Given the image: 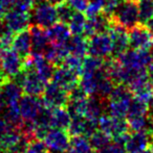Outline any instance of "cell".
Segmentation results:
<instances>
[{
    "label": "cell",
    "instance_id": "1",
    "mask_svg": "<svg viewBox=\"0 0 153 153\" xmlns=\"http://www.w3.org/2000/svg\"><path fill=\"white\" fill-rule=\"evenodd\" d=\"M133 97L134 96L128 85L124 83L115 85L108 96L106 106L107 114L118 118H126Z\"/></svg>",
    "mask_w": 153,
    "mask_h": 153
},
{
    "label": "cell",
    "instance_id": "2",
    "mask_svg": "<svg viewBox=\"0 0 153 153\" xmlns=\"http://www.w3.org/2000/svg\"><path fill=\"white\" fill-rule=\"evenodd\" d=\"M31 23L39 27L46 29L58 22L57 7L55 4L47 0H38L35 1L31 13Z\"/></svg>",
    "mask_w": 153,
    "mask_h": 153
},
{
    "label": "cell",
    "instance_id": "3",
    "mask_svg": "<svg viewBox=\"0 0 153 153\" xmlns=\"http://www.w3.org/2000/svg\"><path fill=\"white\" fill-rule=\"evenodd\" d=\"M23 70L22 56L13 48L0 50V75L5 80L14 79Z\"/></svg>",
    "mask_w": 153,
    "mask_h": 153
},
{
    "label": "cell",
    "instance_id": "4",
    "mask_svg": "<svg viewBox=\"0 0 153 153\" xmlns=\"http://www.w3.org/2000/svg\"><path fill=\"white\" fill-rule=\"evenodd\" d=\"M112 21L127 30L139 23V6L134 0H121L112 16Z\"/></svg>",
    "mask_w": 153,
    "mask_h": 153
},
{
    "label": "cell",
    "instance_id": "5",
    "mask_svg": "<svg viewBox=\"0 0 153 153\" xmlns=\"http://www.w3.org/2000/svg\"><path fill=\"white\" fill-rule=\"evenodd\" d=\"M22 88L24 94L40 96L42 95L45 87L48 82L44 80L33 69H23L14 78Z\"/></svg>",
    "mask_w": 153,
    "mask_h": 153
},
{
    "label": "cell",
    "instance_id": "6",
    "mask_svg": "<svg viewBox=\"0 0 153 153\" xmlns=\"http://www.w3.org/2000/svg\"><path fill=\"white\" fill-rule=\"evenodd\" d=\"M70 140L72 135L67 129L61 128H50L43 137V142L50 153H65L70 146Z\"/></svg>",
    "mask_w": 153,
    "mask_h": 153
},
{
    "label": "cell",
    "instance_id": "7",
    "mask_svg": "<svg viewBox=\"0 0 153 153\" xmlns=\"http://www.w3.org/2000/svg\"><path fill=\"white\" fill-rule=\"evenodd\" d=\"M99 129L109 135L112 141L129 133L130 130L125 118L115 117L109 114H105L99 119Z\"/></svg>",
    "mask_w": 153,
    "mask_h": 153
},
{
    "label": "cell",
    "instance_id": "8",
    "mask_svg": "<svg viewBox=\"0 0 153 153\" xmlns=\"http://www.w3.org/2000/svg\"><path fill=\"white\" fill-rule=\"evenodd\" d=\"M88 54L106 59L112 55V42L108 31L100 32L88 38Z\"/></svg>",
    "mask_w": 153,
    "mask_h": 153
},
{
    "label": "cell",
    "instance_id": "9",
    "mask_svg": "<svg viewBox=\"0 0 153 153\" xmlns=\"http://www.w3.org/2000/svg\"><path fill=\"white\" fill-rule=\"evenodd\" d=\"M43 104L47 108H55V107L66 106L69 99V93L55 82H48L42 93Z\"/></svg>",
    "mask_w": 153,
    "mask_h": 153
},
{
    "label": "cell",
    "instance_id": "10",
    "mask_svg": "<svg viewBox=\"0 0 153 153\" xmlns=\"http://www.w3.org/2000/svg\"><path fill=\"white\" fill-rule=\"evenodd\" d=\"M18 104L23 122H34L45 107L42 99L39 98V96L27 94L21 96Z\"/></svg>",
    "mask_w": 153,
    "mask_h": 153
},
{
    "label": "cell",
    "instance_id": "11",
    "mask_svg": "<svg viewBox=\"0 0 153 153\" xmlns=\"http://www.w3.org/2000/svg\"><path fill=\"white\" fill-rule=\"evenodd\" d=\"M129 46L133 49L150 50L153 47V36L148 29L147 25L139 23L129 29Z\"/></svg>",
    "mask_w": 153,
    "mask_h": 153
},
{
    "label": "cell",
    "instance_id": "12",
    "mask_svg": "<svg viewBox=\"0 0 153 153\" xmlns=\"http://www.w3.org/2000/svg\"><path fill=\"white\" fill-rule=\"evenodd\" d=\"M51 81L57 83L66 92L70 93L75 88L79 85L80 75L68 67L62 65L55 69L53 77H51Z\"/></svg>",
    "mask_w": 153,
    "mask_h": 153
},
{
    "label": "cell",
    "instance_id": "13",
    "mask_svg": "<svg viewBox=\"0 0 153 153\" xmlns=\"http://www.w3.org/2000/svg\"><path fill=\"white\" fill-rule=\"evenodd\" d=\"M151 133L148 131H131L124 144L126 153H143L150 146Z\"/></svg>",
    "mask_w": 153,
    "mask_h": 153
},
{
    "label": "cell",
    "instance_id": "14",
    "mask_svg": "<svg viewBox=\"0 0 153 153\" xmlns=\"http://www.w3.org/2000/svg\"><path fill=\"white\" fill-rule=\"evenodd\" d=\"M99 129V121L88 119L83 116L72 117L70 123L67 127V131L72 137L74 135H85L90 137L94 131Z\"/></svg>",
    "mask_w": 153,
    "mask_h": 153
},
{
    "label": "cell",
    "instance_id": "15",
    "mask_svg": "<svg viewBox=\"0 0 153 153\" xmlns=\"http://www.w3.org/2000/svg\"><path fill=\"white\" fill-rule=\"evenodd\" d=\"M112 22V18L107 16L104 13H101V14L92 17H87V21H86L85 29H84L83 33L84 36L88 39L93 34L108 31Z\"/></svg>",
    "mask_w": 153,
    "mask_h": 153
},
{
    "label": "cell",
    "instance_id": "16",
    "mask_svg": "<svg viewBox=\"0 0 153 153\" xmlns=\"http://www.w3.org/2000/svg\"><path fill=\"white\" fill-rule=\"evenodd\" d=\"M3 22L13 32H19L29 27L31 23V15L29 13H23L15 8L8 10L5 16L3 17Z\"/></svg>",
    "mask_w": 153,
    "mask_h": 153
},
{
    "label": "cell",
    "instance_id": "17",
    "mask_svg": "<svg viewBox=\"0 0 153 153\" xmlns=\"http://www.w3.org/2000/svg\"><path fill=\"white\" fill-rule=\"evenodd\" d=\"M108 33L112 42V55L118 56L128 49L129 38L126 28L112 22L110 28L108 29Z\"/></svg>",
    "mask_w": 153,
    "mask_h": 153
},
{
    "label": "cell",
    "instance_id": "18",
    "mask_svg": "<svg viewBox=\"0 0 153 153\" xmlns=\"http://www.w3.org/2000/svg\"><path fill=\"white\" fill-rule=\"evenodd\" d=\"M47 36L50 44L55 45H62L66 44L68 40L72 36V32L69 30V27L66 23H55L50 27L46 28Z\"/></svg>",
    "mask_w": 153,
    "mask_h": 153
},
{
    "label": "cell",
    "instance_id": "19",
    "mask_svg": "<svg viewBox=\"0 0 153 153\" xmlns=\"http://www.w3.org/2000/svg\"><path fill=\"white\" fill-rule=\"evenodd\" d=\"M29 31L32 36V53L43 54L45 48L49 45L46 29L37 25H32L29 27Z\"/></svg>",
    "mask_w": 153,
    "mask_h": 153
},
{
    "label": "cell",
    "instance_id": "20",
    "mask_svg": "<svg viewBox=\"0 0 153 153\" xmlns=\"http://www.w3.org/2000/svg\"><path fill=\"white\" fill-rule=\"evenodd\" d=\"M12 48L22 57H26L32 52V36L29 28L16 32L13 39Z\"/></svg>",
    "mask_w": 153,
    "mask_h": 153
},
{
    "label": "cell",
    "instance_id": "21",
    "mask_svg": "<svg viewBox=\"0 0 153 153\" xmlns=\"http://www.w3.org/2000/svg\"><path fill=\"white\" fill-rule=\"evenodd\" d=\"M22 88L14 79L4 81L0 89V96L3 100L4 104L19 102V99L22 96Z\"/></svg>",
    "mask_w": 153,
    "mask_h": 153
},
{
    "label": "cell",
    "instance_id": "22",
    "mask_svg": "<svg viewBox=\"0 0 153 153\" xmlns=\"http://www.w3.org/2000/svg\"><path fill=\"white\" fill-rule=\"evenodd\" d=\"M72 120L69 111L65 107H55L50 109V126L51 128L67 129Z\"/></svg>",
    "mask_w": 153,
    "mask_h": 153
},
{
    "label": "cell",
    "instance_id": "23",
    "mask_svg": "<svg viewBox=\"0 0 153 153\" xmlns=\"http://www.w3.org/2000/svg\"><path fill=\"white\" fill-rule=\"evenodd\" d=\"M69 54H74L80 57H84L88 53V41L87 38L79 36H70L68 42L66 43Z\"/></svg>",
    "mask_w": 153,
    "mask_h": 153
},
{
    "label": "cell",
    "instance_id": "24",
    "mask_svg": "<svg viewBox=\"0 0 153 153\" xmlns=\"http://www.w3.org/2000/svg\"><path fill=\"white\" fill-rule=\"evenodd\" d=\"M86 21H87V16L84 15L83 12H75L72 17L70 18L69 22L67 23L72 34H74V36L83 34Z\"/></svg>",
    "mask_w": 153,
    "mask_h": 153
},
{
    "label": "cell",
    "instance_id": "25",
    "mask_svg": "<svg viewBox=\"0 0 153 153\" xmlns=\"http://www.w3.org/2000/svg\"><path fill=\"white\" fill-rule=\"evenodd\" d=\"M88 139H89L90 145H91L92 149L94 151H100L105 146H107L112 142V139L109 135H107L105 132H103L102 130H100V129L94 131L90 137H88Z\"/></svg>",
    "mask_w": 153,
    "mask_h": 153
},
{
    "label": "cell",
    "instance_id": "26",
    "mask_svg": "<svg viewBox=\"0 0 153 153\" xmlns=\"http://www.w3.org/2000/svg\"><path fill=\"white\" fill-rule=\"evenodd\" d=\"M139 17L141 24H147L148 21L153 18V1L152 0H139Z\"/></svg>",
    "mask_w": 153,
    "mask_h": 153
},
{
    "label": "cell",
    "instance_id": "27",
    "mask_svg": "<svg viewBox=\"0 0 153 153\" xmlns=\"http://www.w3.org/2000/svg\"><path fill=\"white\" fill-rule=\"evenodd\" d=\"M75 12H76V10L68 4L67 1L57 4L58 21H60V22H62V23H66V24H67Z\"/></svg>",
    "mask_w": 153,
    "mask_h": 153
},
{
    "label": "cell",
    "instance_id": "28",
    "mask_svg": "<svg viewBox=\"0 0 153 153\" xmlns=\"http://www.w3.org/2000/svg\"><path fill=\"white\" fill-rule=\"evenodd\" d=\"M62 65L68 67L69 69L74 70L75 72H77L79 75H81L82 67H83V57L77 56V55L74 54H68L62 62Z\"/></svg>",
    "mask_w": 153,
    "mask_h": 153
},
{
    "label": "cell",
    "instance_id": "29",
    "mask_svg": "<svg viewBox=\"0 0 153 153\" xmlns=\"http://www.w3.org/2000/svg\"><path fill=\"white\" fill-rule=\"evenodd\" d=\"M105 0H88L87 7L85 10V15L87 17L96 16L103 13Z\"/></svg>",
    "mask_w": 153,
    "mask_h": 153
},
{
    "label": "cell",
    "instance_id": "30",
    "mask_svg": "<svg viewBox=\"0 0 153 153\" xmlns=\"http://www.w3.org/2000/svg\"><path fill=\"white\" fill-rule=\"evenodd\" d=\"M26 153H48V149H47L46 145L42 140L39 139H33L29 143L27 146Z\"/></svg>",
    "mask_w": 153,
    "mask_h": 153
},
{
    "label": "cell",
    "instance_id": "31",
    "mask_svg": "<svg viewBox=\"0 0 153 153\" xmlns=\"http://www.w3.org/2000/svg\"><path fill=\"white\" fill-rule=\"evenodd\" d=\"M98 153H126V152H125L124 145L113 141L110 144H108L107 146H105L100 151H98Z\"/></svg>",
    "mask_w": 153,
    "mask_h": 153
},
{
    "label": "cell",
    "instance_id": "32",
    "mask_svg": "<svg viewBox=\"0 0 153 153\" xmlns=\"http://www.w3.org/2000/svg\"><path fill=\"white\" fill-rule=\"evenodd\" d=\"M34 3H35V0H17L13 8L23 13H31Z\"/></svg>",
    "mask_w": 153,
    "mask_h": 153
},
{
    "label": "cell",
    "instance_id": "33",
    "mask_svg": "<svg viewBox=\"0 0 153 153\" xmlns=\"http://www.w3.org/2000/svg\"><path fill=\"white\" fill-rule=\"evenodd\" d=\"M121 0H105V4H104V10L103 13L106 14L107 16L111 17L112 18L113 14H115L116 7L120 4Z\"/></svg>",
    "mask_w": 153,
    "mask_h": 153
},
{
    "label": "cell",
    "instance_id": "34",
    "mask_svg": "<svg viewBox=\"0 0 153 153\" xmlns=\"http://www.w3.org/2000/svg\"><path fill=\"white\" fill-rule=\"evenodd\" d=\"M67 2L76 12H85L88 4V0H67Z\"/></svg>",
    "mask_w": 153,
    "mask_h": 153
},
{
    "label": "cell",
    "instance_id": "35",
    "mask_svg": "<svg viewBox=\"0 0 153 153\" xmlns=\"http://www.w3.org/2000/svg\"><path fill=\"white\" fill-rule=\"evenodd\" d=\"M8 10V8L5 3V0H0V20L3 19V17L5 16Z\"/></svg>",
    "mask_w": 153,
    "mask_h": 153
},
{
    "label": "cell",
    "instance_id": "36",
    "mask_svg": "<svg viewBox=\"0 0 153 153\" xmlns=\"http://www.w3.org/2000/svg\"><path fill=\"white\" fill-rule=\"evenodd\" d=\"M147 72H148V76H149V81H150V85H151L152 93H153V59L151 62L149 64L147 68Z\"/></svg>",
    "mask_w": 153,
    "mask_h": 153
},
{
    "label": "cell",
    "instance_id": "37",
    "mask_svg": "<svg viewBox=\"0 0 153 153\" xmlns=\"http://www.w3.org/2000/svg\"><path fill=\"white\" fill-rule=\"evenodd\" d=\"M16 2H17V0H5V3H6V5H8V10H12V8L14 7V5H15Z\"/></svg>",
    "mask_w": 153,
    "mask_h": 153
},
{
    "label": "cell",
    "instance_id": "38",
    "mask_svg": "<svg viewBox=\"0 0 153 153\" xmlns=\"http://www.w3.org/2000/svg\"><path fill=\"white\" fill-rule=\"evenodd\" d=\"M146 25H147L148 29H149L150 32H151V34L153 36V18L150 19V20L148 21V23H147V24H146Z\"/></svg>",
    "mask_w": 153,
    "mask_h": 153
},
{
    "label": "cell",
    "instance_id": "39",
    "mask_svg": "<svg viewBox=\"0 0 153 153\" xmlns=\"http://www.w3.org/2000/svg\"><path fill=\"white\" fill-rule=\"evenodd\" d=\"M49 1L53 4H55V5H57V4H60V3H62V2H66L67 0H49Z\"/></svg>",
    "mask_w": 153,
    "mask_h": 153
},
{
    "label": "cell",
    "instance_id": "40",
    "mask_svg": "<svg viewBox=\"0 0 153 153\" xmlns=\"http://www.w3.org/2000/svg\"><path fill=\"white\" fill-rule=\"evenodd\" d=\"M4 106H5V104H4L3 100H2L1 96H0V114L2 113V111H3V108H4Z\"/></svg>",
    "mask_w": 153,
    "mask_h": 153
},
{
    "label": "cell",
    "instance_id": "41",
    "mask_svg": "<svg viewBox=\"0 0 153 153\" xmlns=\"http://www.w3.org/2000/svg\"><path fill=\"white\" fill-rule=\"evenodd\" d=\"M4 81H6V80L1 76V75H0V89H1V87H2V85L4 83Z\"/></svg>",
    "mask_w": 153,
    "mask_h": 153
},
{
    "label": "cell",
    "instance_id": "42",
    "mask_svg": "<svg viewBox=\"0 0 153 153\" xmlns=\"http://www.w3.org/2000/svg\"><path fill=\"white\" fill-rule=\"evenodd\" d=\"M149 148L153 150V134H151V139H150V146H149Z\"/></svg>",
    "mask_w": 153,
    "mask_h": 153
},
{
    "label": "cell",
    "instance_id": "43",
    "mask_svg": "<svg viewBox=\"0 0 153 153\" xmlns=\"http://www.w3.org/2000/svg\"><path fill=\"white\" fill-rule=\"evenodd\" d=\"M143 153H153V150L152 149H150V148H148L147 150H145Z\"/></svg>",
    "mask_w": 153,
    "mask_h": 153
},
{
    "label": "cell",
    "instance_id": "44",
    "mask_svg": "<svg viewBox=\"0 0 153 153\" xmlns=\"http://www.w3.org/2000/svg\"><path fill=\"white\" fill-rule=\"evenodd\" d=\"M3 48V47H2V44H1V41H0V50H1V49Z\"/></svg>",
    "mask_w": 153,
    "mask_h": 153
},
{
    "label": "cell",
    "instance_id": "45",
    "mask_svg": "<svg viewBox=\"0 0 153 153\" xmlns=\"http://www.w3.org/2000/svg\"><path fill=\"white\" fill-rule=\"evenodd\" d=\"M134 1H136V2H137V1H139V0H134Z\"/></svg>",
    "mask_w": 153,
    "mask_h": 153
},
{
    "label": "cell",
    "instance_id": "46",
    "mask_svg": "<svg viewBox=\"0 0 153 153\" xmlns=\"http://www.w3.org/2000/svg\"><path fill=\"white\" fill-rule=\"evenodd\" d=\"M0 153H2V152H1V150H0Z\"/></svg>",
    "mask_w": 153,
    "mask_h": 153
},
{
    "label": "cell",
    "instance_id": "47",
    "mask_svg": "<svg viewBox=\"0 0 153 153\" xmlns=\"http://www.w3.org/2000/svg\"><path fill=\"white\" fill-rule=\"evenodd\" d=\"M23 153H26V152H23Z\"/></svg>",
    "mask_w": 153,
    "mask_h": 153
},
{
    "label": "cell",
    "instance_id": "48",
    "mask_svg": "<svg viewBox=\"0 0 153 153\" xmlns=\"http://www.w3.org/2000/svg\"><path fill=\"white\" fill-rule=\"evenodd\" d=\"M48 153H50V152H49V151H48Z\"/></svg>",
    "mask_w": 153,
    "mask_h": 153
},
{
    "label": "cell",
    "instance_id": "49",
    "mask_svg": "<svg viewBox=\"0 0 153 153\" xmlns=\"http://www.w3.org/2000/svg\"><path fill=\"white\" fill-rule=\"evenodd\" d=\"M152 1H153V0H152Z\"/></svg>",
    "mask_w": 153,
    "mask_h": 153
}]
</instances>
